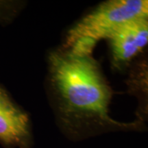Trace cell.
I'll return each instance as SVG.
<instances>
[{
  "label": "cell",
  "instance_id": "cell-1",
  "mask_svg": "<svg viewBox=\"0 0 148 148\" xmlns=\"http://www.w3.org/2000/svg\"><path fill=\"white\" fill-rule=\"evenodd\" d=\"M92 51L62 45L47 56L48 98L59 128L74 141L141 129L140 121L123 123L110 116L112 90Z\"/></svg>",
  "mask_w": 148,
  "mask_h": 148
},
{
  "label": "cell",
  "instance_id": "cell-2",
  "mask_svg": "<svg viewBox=\"0 0 148 148\" xmlns=\"http://www.w3.org/2000/svg\"><path fill=\"white\" fill-rule=\"evenodd\" d=\"M148 1L110 0L99 4L75 23L66 33L62 46L79 44L94 49L97 42L108 39L127 22L147 17Z\"/></svg>",
  "mask_w": 148,
  "mask_h": 148
},
{
  "label": "cell",
  "instance_id": "cell-3",
  "mask_svg": "<svg viewBox=\"0 0 148 148\" xmlns=\"http://www.w3.org/2000/svg\"><path fill=\"white\" fill-rule=\"evenodd\" d=\"M108 40L112 65L116 69H123L147 44V17L127 22Z\"/></svg>",
  "mask_w": 148,
  "mask_h": 148
}]
</instances>
